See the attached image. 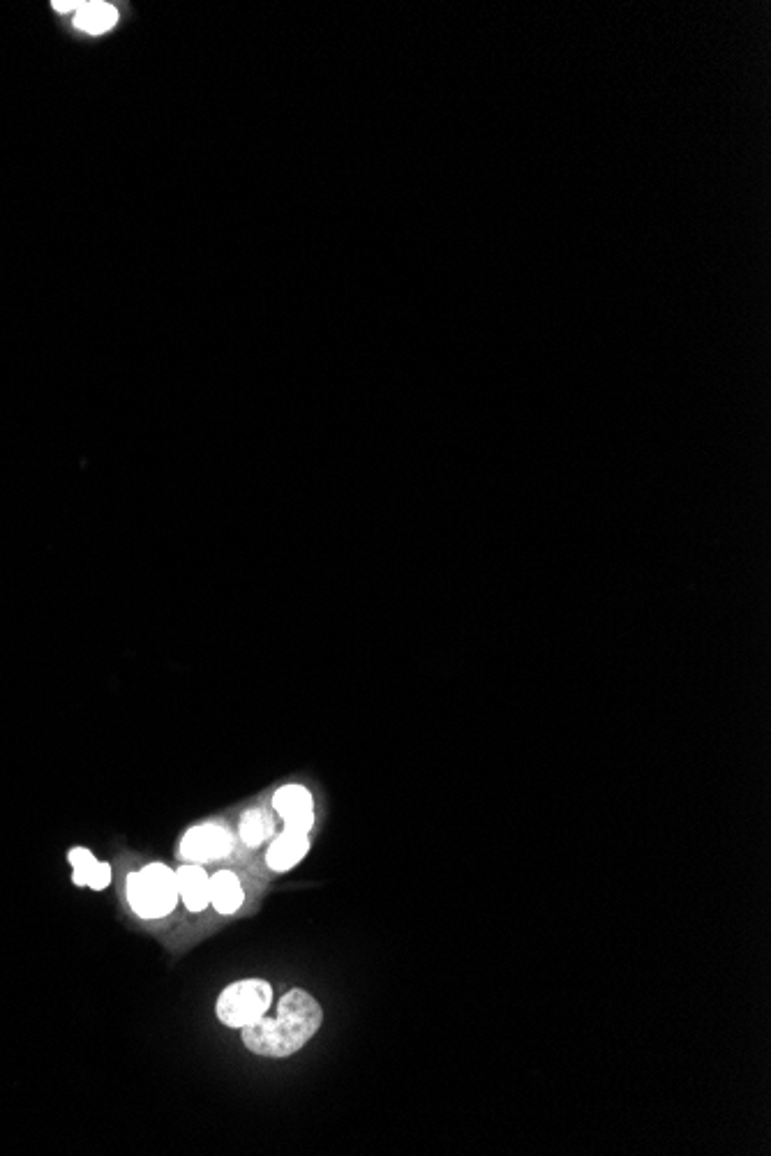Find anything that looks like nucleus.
Wrapping results in <instances>:
<instances>
[{
	"mask_svg": "<svg viewBox=\"0 0 771 1156\" xmlns=\"http://www.w3.org/2000/svg\"><path fill=\"white\" fill-rule=\"evenodd\" d=\"M324 1023L321 1004L308 990L291 988L278 1002V1016H261L243 1027V1043L254 1055L289 1057L301 1050Z\"/></svg>",
	"mask_w": 771,
	"mask_h": 1156,
	"instance_id": "1",
	"label": "nucleus"
},
{
	"mask_svg": "<svg viewBox=\"0 0 771 1156\" xmlns=\"http://www.w3.org/2000/svg\"><path fill=\"white\" fill-rule=\"evenodd\" d=\"M176 870L164 863H148L139 873L127 875V900L141 919H162L178 903Z\"/></svg>",
	"mask_w": 771,
	"mask_h": 1156,
	"instance_id": "2",
	"label": "nucleus"
},
{
	"mask_svg": "<svg viewBox=\"0 0 771 1156\" xmlns=\"http://www.w3.org/2000/svg\"><path fill=\"white\" fill-rule=\"evenodd\" d=\"M273 1004V986L264 979H243L227 986L217 997L215 1013L222 1025L243 1030L252 1025Z\"/></svg>",
	"mask_w": 771,
	"mask_h": 1156,
	"instance_id": "3",
	"label": "nucleus"
},
{
	"mask_svg": "<svg viewBox=\"0 0 771 1156\" xmlns=\"http://www.w3.org/2000/svg\"><path fill=\"white\" fill-rule=\"evenodd\" d=\"M234 850V836L227 827L215 822L197 824L185 831L181 840V854L192 863H208L229 857Z\"/></svg>",
	"mask_w": 771,
	"mask_h": 1156,
	"instance_id": "4",
	"label": "nucleus"
},
{
	"mask_svg": "<svg viewBox=\"0 0 771 1156\" xmlns=\"http://www.w3.org/2000/svg\"><path fill=\"white\" fill-rule=\"evenodd\" d=\"M178 896L183 898L190 912H204L211 905V875L206 873L201 863H187L176 870Z\"/></svg>",
	"mask_w": 771,
	"mask_h": 1156,
	"instance_id": "5",
	"label": "nucleus"
},
{
	"mask_svg": "<svg viewBox=\"0 0 771 1156\" xmlns=\"http://www.w3.org/2000/svg\"><path fill=\"white\" fill-rule=\"evenodd\" d=\"M308 852H310L308 833L282 831L271 843V850L266 854V863L268 868L275 870V873H287V870L296 868Z\"/></svg>",
	"mask_w": 771,
	"mask_h": 1156,
	"instance_id": "6",
	"label": "nucleus"
},
{
	"mask_svg": "<svg viewBox=\"0 0 771 1156\" xmlns=\"http://www.w3.org/2000/svg\"><path fill=\"white\" fill-rule=\"evenodd\" d=\"M245 891L241 880L231 870H220L211 877V905L220 914H234L241 910Z\"/></svg>",
	"mask_w": 771,
	"mask_h": 1156,
	"instance_id": "7",
	"label": "nucleus"
},
{
	"mask_svg": "<svg viewBox=\"0 0 771 1156\" xmlns=\"http://www.w3.org/2000/svg\"><path fill=\"white\" fill-rule=\"evenodd\" d=\"M273 808L282 820H294V817L314 813V799L312 792L303 785H284L273 794Z\"/></svg>",
	"mask_w": 771,
	"mask_h": 1156,
	"instance_id": "8",
	"label": "nucleus"
},
{
	"mask_svg": "<svg viewBox=\"0 0 771 1156\" xmlns=\"http://www.w3.org/2000/svg\"><path fill=\"white\" fill-rule=\"evenodd\" d=\"M116 21H118L116 7H111L107 3H81L77 17H74V26H79L81 30H86V33L91 35H102L114 28Z\"/></svg>",
	"mask_w": 771,
	"mask_h": 1156,
	"instance_id": "9",
	"label": "nucleus"
},
{
	"mask_svg": "<svg viewBox=\"0 0 771 1156\" xmlns=\"http://www.w3.org/2000/svg\"><path fill=\"white\" fill-rule=\"evenodd\" d=\"M273 833V820L266 810L252 808L241 817V840L247 847H259Z\"/></svg>",
	"mask_w": 771,
	"mask_h": 1156,
	"instance_id": "10",
	"label": "nucleus"
},
{
	"mask_svg": "<svg viewBox=\"0 0 771 1156\" xmlns=\"http://www.w3.org/2000/svg\"><path fill=\"white\" fill-rule=\"evenodd\" d=\"M67 861H70L72 868H74V875H72L74 884H77V887H88V882H91L97 863H100L93 857V852L84 850V847H74V850H70V854H67Z\"/></svg>",
	"mask_w": 771,
	"mask_h": 1156,
	"instance_id": "11",
	"label": "nucleus"
},
{
	"mask_svg": "<svg viewBox=\"0 0 771 1156\" xmlns=\"http://www.w3.org/2000/svg\"><path fill=\"white\" fill-rule=\"evenodd\" d=\"M111 877H114V870H111L109 863H97V868L91 877V882H88V887H91L93 891L107 889L111 884Z\"/></svg>",
	"mask_w": 771,
	"mask_h": 1156,
	"instance_id": "12",
	"label": "nucleus"
},
{
	"mask_svg": "<svg viewBox=\"0 0 771 1156\" xmlns=\"http://www.w3.org/2000/svg\"><path fill=\"white\" fill-rule=\"evenodd\" d=\"M312 827H314V813L294 817V820H284V831L308 833V836H310V829H312Z\"/></svg>",
	"mask_w": 771,
	"mask_h": 1156,
	"instance_id": "13",
	"label": "nucleus"
},
{
	"mask_svg": "<svg viewBox=\"0 0 771 1156\" xmlns=\"http://www.w3.org/2000/svg\"><path fill=\"white\" fill-rule=\"evenodd\" d=\"M79 5H81V3H54V10H58V12H70V10H74V7H79Z\"/></svg>",
	"mask_w": 771,
	"mask_h": 1156,
	"instance_id": "14",
	"label": "nucleus"
}]
</instances>
